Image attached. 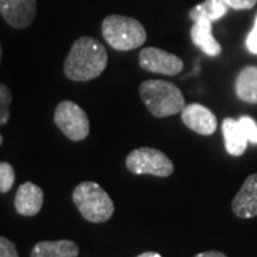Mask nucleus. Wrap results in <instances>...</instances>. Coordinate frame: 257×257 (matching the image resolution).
<instances>
[{"label":"nucleus","mask_w":257,"mask_h":257,"mask_svg":"<svg viewBox=\"0 0 257 257\" xmlns=\"http://www.w3.org/2000/svg\"><path fill=\"white\" fill-rule=\"evenodd\" d=\"M107 52L99 40L79 37L64 60L63 72L73 82H89L99 77L107 67Z\"/></svg>","instance_id":"f257e3e1"},{"label":"nucleus","mask_w":257,"mask_h":257,"mask_svg":"<svg viewBox=\"0 0 257 257\" xmlns=\"http://www.w3.org/2000/svg\"><path fill=\"white\" fill-rule=\"evenodd\" d=\"M139 93L147 110L159 119L179 114L186 106L182 90L173 83L165 80H146L140 84Z\"/></svg>","instance_id":"f03ea898"},{"label":"nucleus","mask_w":257,"mask_h":257,"mask_svg":"<svg viewBox=\"0 0 257 257\" xmlns=\"http://www.w3.org/2000/svg\"><path fill=\"white\" fill-rule=\"evenodd\" d=\"M101 33L109 46L120 52L143 46L147 39L146 30L139 20L121 15H110L104 19Z\"/></svg>","instance_id":"7ed1b4c3"},{"label":"nucleus","mask_w":257,"mask_h":257,"mask_svg":"<svg viewBox=\"0 0 257 257\" xmlns=\"http://www.w3.org/2000/svg\"><path fill=\"white\" fill-rule=\"evenodd\" d=\"M73 203L90 223H104L114 213V204L107 192L96 182H82L73 190Z\"/></svg>","instance_id":"20e7f679"},{"label":"nucleus","mask_w":257,"mask_h":257,"mask_svg":"<svg viewBox=\"0 0 257 257\" xmlns=\"http://www.w3.org/2000/svg\"><path fill=\"white\" fill-rule=\"evenodd\" d=\"M126 167L135 175H150L156 177H169L173 175V162L162 150L153 147L135 149L126 157Z\"/></svg>","instance_id":"39448f33"},{"label":"nucleus","mask_w":257,"mask_h":257,"mask_svg":"<svg viewBox=\"0 0 257 257\" xmlns=\"http://www.w3.org/2000/svg\"><path fill=\"white\" fill-rule=\"evenodd\" d=\"M55 123L64 136L73 142L84 140L90 132V123L86 111L72 100H63L57 104Z\"/></svg>","instance_id":"423d86ee"},{"label":"nucleus","mask_w":257,"mask_h":257,"mask_svg":"<svg viewBox=\"0 0 257 257\" xmlns=\"http://www.w3.org/2000/svg\"><path fill=\"white\" fill-rule=\"evenodd\" d=\"M139 64L143 70L166 76H175L183 70L180 57L159 47H146L139 55Z\"/></svg>","instance_id":"0eeeda50"},{"label":"nucleus","mask_w":257,"mask_h":257,"mask_svg":"<svg viewBox=\"0 0 257 257\" xmlns=\"http://www.w3.org/2000/svg\"><path fill=\"white\" fill-rule=\"evenodd\" d=\"M0 13L15 29H25L33 23L37 13L36 0H0Z\"/></svg>","instance_id":"6e6552de"},{"label":"nucleus","mask_w":257,"mask_h":257,"mask_svg":"<svg viewBox=\"0 0 257 257\" xmlns=\"http://www.w3.org/2000/svg\"><path fill=\"white\" fill-rule=\"evenodd\" d=\"M180 114L184 124L202 136H210L217 128V119L214 113L203 104H186Z\"/></svg>","instance_id":"1a4fd4ad"},{"label":"nucleus","mask_w":257,"mask_h":257,"mask_svg":"<svg viewBox=\"0 0 257 257\" xmlns=\"http://www.w3.org/2000/svg\"><path fill=\"white\" fill-rule=\"evenodd\" d=\"M231 210L240 219L257 216V173L250 175L231 202Z\"/></svg>","instance_id":"9d476101"},{"label":"nucleus","mask_w":257,"mask_h":257,"mask_svg":"<svg viewBox=\"0 0 257 257\" xmlns=\"http://www.w3.org/2000/svg\"><path fill=\"white\" fill-rule=\"evenodd\" d=\"M43 200H45L43 190L37 184L26 182L20 184L15 196V209L22 216L33 217L42 210Z\"/></svg>","instance_id":"9b49d317"},{"label":"nucleus","mask_w":257,"mask_h":257,"mask_svg":"<svg viewBox=\"0 0 257 257\" xmlns=\"http://www.w3.org/2000/svg\"><path fill=\"white\" fill-rule=\"evenodd\" d=\"M193 43L202 50L204 55L216 57L221 53L220 43L213 36L211 30V22L206 19H197L194 20V25L190 30Z\"/></svg>","instance_id":"f8f14e48"},{"label":"nucleus","mask_w":257,"mask_h":257,"mask_svg":"<svg viewBox=\"0 0 257 257\" xmlns=\"http://www.w3.org/2000/svg\"><path fill=\"white\" fill-rule=\"evenodd\" d=\"M226 150L231 156H241L247 149L248 140L240 126L239 120L226 117L221 123Z\"/></svg>","instance_id":"ddd939ff"},{"label":"nucleus","mask_w":257,"mask_h":257,"mask_svg":"<svg viewBox=\"0 0 257 257\" xmlns=\"http://www.w3.org/2000/svg\"><path fill=\"white\" fill-rule=\"evenodd\" d=\"M79 246L73 240H55L36 243L30 257H77Z\"/></svg>","instance_id":"4468645a"},{"label":"nucleus","mask_w":257,"mask_h":257,"mask_svg":"<svg viewBox=\"0 0 257 257\" xmlns=\"http://www.w3.org/2000/svg\"><path fill=\"white\" fill-rule=\"evenodd\" d=\"M236 93L240 100L257 104V66L243 67L236 77Z\"/></svg>","instance_id":"2eb2a0df"},{"label":"nucleus","mask_w":257,"mask_h":257,"mask_svg":"<svg viewBox=\"0 0 257 257\" xmlns=\"http://www.w3.org/2000/svg\"><path fill=\"white\" fill-rule=\"evenodd\" d=\"M227 9L229 6L224 3V0H204L203 3L190 10L189 16L193 22L197 19H206L213 23L223 18L227 13Z\"/></svg>","instance_id":"dca6fc26"},{"label":"nucleus","mask_w":257,"mask_h":257,"mask_svg":"<svg viewBox=\"0 0 257 257\" xmlns=\"http://www.w3.org/2000/svg\"><path fill=\"white\" fill-rule=\"evenodd\" d=\"M12 92L6 84H0V126L6 124L10 119Z\"/></svg>","instance_id":"f3484780"},{"label":"nucleus","mask_w":257,"mask_h":257,"mask_svg":"<svg viewBox=\"0 0 257 257\" xmlns=\"http://www.w3.org/2000/svg\"><path fill=\"white\" fill-rule=\"evenodd\" d=\"M15 169L10 163L0 162V193L10 192L15 183Z\"/></svg>","instance_id":"a211bd4d"},{"label":"nucleus","mask_w":257,"mask_h":257,"mask_svg":"<svg viewBox=\"0 0 257 257\" xmlns=\"http://www.w3.org/2000/svg\"><path fill=\"white\" fill-rule=\"evenodd\" d=\"M239 123L241 128H243V132H244V135H246V138L250 143H254L257 145V123L254 120L251 119V117H248V116H243V117H240Z\"/></svg>","instance_id":"6ab92c4d"},{"label":"nucleus","mask_w":257,"mask_h":257,"mask_svg":"<svg viewBox=\"0 0 257 257\" xmlns=\"http://www.w3.org/2000/svg\"><path fill=\"white\" fill-rule=\"evenodd\" d=\"M0 257H19L16 244L3 236H0Z\"/></svg>","instance_id":"aec40b11"},{"label":"nucleus","mask_w":257,"mask_h":257,"mask_svg":"<svg viewBox=\"0 0 257 257\" xmlns=\"http://www.w3.org/2000/svg\"><path fill=\"white\" fill-rule=\"evenodd\" d=\"M224 3L234 10H248L256 6L257 0H224Z\"/></svg>","instance_id":"412c9836"},{"label":"nucleus","mask_w":257,"mask_h":257,"mask_svg":"<svg viewBox=\"0 0 257 257\" xmlns=\"http://www.w3.org/2000/svg\"><path fill=\"white\" fill-rule=\"evenodd\" d=\"M246 46H247V50L250 53L257 55V15L256 19H254V26L246 39Z\"/></svg>","instance_id":"4be33fe9"},{"label":"nucleus","mask_w":257,"mask_h":257,"mask_svg":"<svg viewBox=\"0 0 257 257\" xmlns=\"http://www.w3.org/2000/svg\"><path fill=\"white\" fill-rule=\"evenodd\" d=\"M194 257H227L224 253L221 251H216V250H210V251H203V253H199Z\"/></svg>","instance_id":"5701e85b"},{"label":"nucleus","mask_w":257,"mask_h":257,"mask_svg":"<svg viewBox=\"0 0 257 257\" xmlns=\"http://www.w3.org/2000/svg\"><path fill=\"white\" fill-rule=\"evenodd\" d=\"M138 257H162L159 253L156 251H145V253H142V254H139Z\"/></svg>","instance_id":"b1692460"},{"label":"nucleus","mask_w":257,"mask_h":257,"mask_svg":"<svg viewBox=\"0 0 257 257\" xmlns=\"http://www.w3.org/2000/svg\"><path fill=\"white\" fill-rule=\"evenodd\" d=\"M2 56H3V49H2V43H0V63H2Z\"/></svg>","instance_id":"393cba45"},{"label":"nucleus","mask_w":257,"mask_h":257,"mask_svg":"<svg viewBox=\"0 0 257 257\" xmlns=\"http://www.w3.org/2000/svg\"><path fill=\"white\" fill-rule=\"evenodd\" d=\"M2 145H3V136L0 135V146H2Z\"/></svg>","instance_id":"a878e982"}]
</instances>
